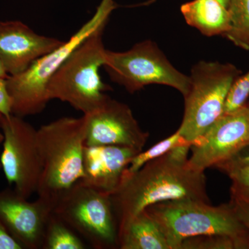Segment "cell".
I'll list each match as a JSON object with an SVG mask.
<instances>
[{
  "mask_svg": "<svg viewBox=\"0 0 249 249\" xmlns=\"http://www.w3.org/2000/svg\"><path fill=\"white\" fill-rule=\"evenodd\" d=\"M181 12L187 24L203 35L224 36L230 29L229 10L217 0H193L181 6Z\"/></svg>",
  "mask_w": 249,
  "mask_h": 249,
  "instance_id": "cell-15",
  "label": "cell"
},
{
  "mask_svg": "<svg viewBox=\"0 0 249 249\" xmlns=\"http://www.w3.org/2000/svg\"><path fill=\"white\" fill-rule=\"evenodd\" d=\"M249 97V71L239 76L232 83L226 100L223 115L238 110L247 103Z\"/></svg>",
  "mask_w": 249,
  "mask_h": 249,
  "instance_id": "cell-22",
  "label": "cell"
},
{
  "mask_svg": "<svg viewBox=\"0 0 249 249\" xmlns=\"http://www.w3.org/2000/svg\"><path fill=\"white\" fill-rule=\"evenodd\" d=\"M83 241L65 222L52 214L44 239L42 249H85Z\"/></svg>",
  "mask_w": 249,
  "mask_h": 249,
  "instance_id": "cell-18",
  "label": "cell"
},
{
  "mask_svg": "<svg viewBox=\"0 0 249 249\" xmlns=\"http://www.w3.org/2000/svg\"><path fill=\"white\" fill-rule=\"evenodd\" d=\"M231 27L224 37L249 52V0H229Z\"/></svg>",
  "mask_w": 249,
  "mask_h": 249,
  "instance_id": "cell-17",
  "label": "cell"
},
{
  "mask_svg": "<svg viewBox=\"0 0 249 249\" xmlns=\"http://www.w3.org/2000/svg\"><path fill=\"white\" fill-rule=\"evenodd\" d=\"M105 27L87 37L51 78L47 87L49 101L60 100L88 114L107 99L106 92L111 88L103 83L99 73L106 52L103 42Z\"/></svg>",
  "mask_w": 249,
  "mask_h": 249,
  "instance_id": "cell-3",
  "label": "cell"
},
{
  "mask_svg": "<svg viewBox=\"0 0 249 249\" xmlns=\"http://www.w3.org/2000/svg\"><path fill=\"white\" fill-rule=\"evenodd\" d=\"M64 42L39 35L19 21L0 22V60L10 76L25 71Z\"/></svg>",
  "mask_w": 249,
  "mask_h": 249,
  "instance_id": "cell-13",
  "label": "cell"
},
{
  "mask_svg": "<svg viewBox=\"0 0 249 249\" xmlns=\"http://www.w3.org/2000/svg\"><path fill=\"white\" fill-rule=\"evenodd\" d=\"M139 152L131 147L118 145L85 146L84 176L79 181L111 195L119 186L131 160Z\"/></svg>",
  "mask_w": 249,
  "mask_h": 249,
  "instance_id": "cell-14",
  "label": "cell"
},
{
  "mask_svg": "<svg viewBox=\"0 0 249 249\" xmlns=\"http://www.w3.org/2000/svg\"><path fill=\"white\" fill-rule=\"evenodd\" d=\"M244 158L246 159V160H249V155L243 156Z\"/></svg>",
  "mask_w": 249,
  "mask_h": 249,
  "instance_id": "cell-29",
  "label": "cell"
},
{
  "mask_svg": "<svg viewBox=\"0 0 249 249\" xmlns=\"http://www.w3.org/2000/svg\"><path fill=\"white\" fill-rule=\"evenodd\" d=\"M9 76L10 75L7 73V71H6L2 62L0 60V78L6 80L9 78Z\"/></svg>",
  "mask_w": 249,
  "mask_h": 249,
  "instance_id": "cell-26",
  "label": "cell"
},
{
  "mask_svg": "<svg viewBox=\"0 0 249 249\" xmlns=\"http://www.w3.org/2000/svg\"><path fill=\"white\" fill-rule=\"evenodd\" d=\"M4 136L2 132H0V145L3 142H4ZM2 169V167H1V161H0V170Z\"/></svg>",
  "mask_w": 249,
  "mask_h": 249,
  "instance_id": "cell-27",
  "label": "cell"
},
{
  "mask_svg": "<svg viewBox=\"0 0 249 249\" xmlns=\"http://www.w3.org/2000/svg\"><path fill=\"white\" fill-rule=\"evenodd\" d=\"M185 143L190 142H186L178 130L175 133L172 134L164 140L159 142L146 151H142L137 154L131 160L128 168L126 170V173H133L140 169L142 165H145L147 162L159 158L168 153L175 147Z\"/></svg>",
  "mask_w": 249,
  "mask_h": 249,
  "instance_id": "cell-20",
  "label": "cell"
},
{
  "mask_svg": "<svg viewBox=\"0 0 249 249\" xmlns=\"http://www.w3.org/2000/svg\"><path fill=\"white\" fill-rule=\"evenodd\" d=\"M28 199L15 189L0 191V222L23 249H42L53 207L39 197Z\"/></svg>",
  "mask_w": 249,
  "mask_h": 249,
  "instance_id": "cell-12",
  "label": "cell"
},
{
  "mask_svg": "<svg viewBox=\"0 0 249 249\" xmlns=\"http://www.w3.org/2000/svg\"><path fill=\"white\" fill-rule=\"evenodd\" d=\"M145 211L158 224L170 249H180L189 237L213 235L230 236L249 246V231L231 203L214 206L196 199H175L151 205Z\"/></svg>",
  "mask_w": 249,
  "mask_h": 249,
  "instance_id": "cell-4",
  "label": "cell"
},
{
  "mask_svg": "<svg viewBox=\"0 0 249 249\" xmlns=\"http://www.w3.org/2000/svg\"><path fill=\"white\" fill-rule=\"evenodd\" d=\"M241 71L231 63L200 61L192 68L189 91L184 96L182 122L178 129L193 145L223 115L232 83Z\"/></svg>",
  "mask_w": 249,
  "mask_h": 249,
  "instance_id": "cell-6",
  "label": "cell"
},
{
  "mask_svg": "<svg viewBox=\"0 0 249 249\" xmlns=\"http://www.w3.org/2000/svg\"><path fill=\"white\" fill-rule=\"evenodd\" d=\"M118 240L121 249H170L158 224L145 210L128 223Z\"/></svg>",
  "mask_w": 249,
  "mask_h": 249,
  "instance_id": "cell-16",
  "label": "cell"
},
{
  "mask_svg": "<svg viewBox=\"0 0 249 249\" xmlns=\"http://www.w3.org/2000/svg\"><path fill=\"white\" fill-rule=\"evenodd\" d=\"M218 1L224 5V6L228 8V6H229V0H217Z\"/></svg>",
  "mask_w": 249,
  "mask_h": 249,
  "instance_id": "cell-28",
  "label": "cell"
},
{
  "mask_svg": "<svg viewBox=\"0 0 249 249\" xmlns=\"http://www.w3.org/2000/svg\"><path fill=\"white\" fill-rule=\"evenodd\" d=\"M180 249H249V246L227 235H202L183 241Z\"/></svg>",
  "mask_w": 249,
  "mask_h": 249,
  "instance_id": "cell-21",
  "label": "cell"
},
{
  "mask_svg": "<svg viewBox=\"0 0 249 249\" xmlns=\"http://www.w3.org/2000/svg\"><path fill=\"white\" fill-rule=\"evenodd\" d=\"M86 116L62 117L37 129L42 163L37 197L55 208L65 193L84 176Z\"/></svg>",
  "mask_w": 249,
  "mask_h": 249,
  "instance_id": "cell-2",
  "label": "cell"
},
{
  "mask_svg": "<svg viewBox=\"0 0 249 249\" xmlns=\"http://www.w3.org/2000/svg\"><path fill=\"white\" fill-rule=\"evenodd\" d=\"M0 128L4 136L0 161L9 185L29 199L37 193L42 171L37 129L19 116H2Z\"/></svg>",
  "mask_w": 249,
  "mask_h": 249,
  "instance_id": "cell-9",
  "label": "cell"
},
{
  "mask_svg": "<svg viewBox=\"0 0 249 249\" xmlns=\"http://www.w3.org/2000/svg\"><path fill=\"white\" fill-rule=\"evenodd\" d=\"M53 213L93 249L119 248L110 195L78 181L60 198Z\"/></svg>",
  "mask_w": 249,
  "mask_h": 249,
  "instance_id": "cell-8",
  "label": "cell"
},
{
  "mask_svg": "<svg viewBox=\"0 0 249 249\" xmlns=\"http://www.w3.org/2000/svg\"><path fill=\"white\" fill-rule=\"evenodd\" d=\"M237 219L249 231V201H231Z\"/></svg>",
  "mask_w": 249,
  "mask_h": 249,
  "instance_id": "cell-24",
  "label": "cell"
},
{
  "mask_svg": "<svg viewBox=\"0 0 249 249\" xmlns=\"http://www.w3.org/2000/svg\"><path fill=\"white\" fill-rule=\"evenodd\" d=\"M192 144L175 147L147 162L133 173H124L110 195L118 235L136 215L151 205L175 199L210 202L203 170L192 168L188 152Z\"/></svg>",
  "mask_w": 249,
  "mask_h": 249,
  "instance_id": "cell-1",
  "label": "cell"
},
{
  "mask_svg": "<svg viewBox=\"0 0 249 249\" xmlns=\"http://www.w3.org/2000/svg\"><path fill=\"white\" fill-rule=\"evenodd\" d=\"M249 146V103L224 114L191 147L188 163L203 170L230 160Z\"/></svg>",
  "mask_w": 249,
  "mask_h": 249,
  "instance_id": "cell-10",
  "label": "cell"
},
{
  "mask_svg": "<svg viewBox=\"0 0 249 249\" xmlns=\"http://www.w3.org/2000/svg\"><path fill=\"white\" fill-rule=\"evenodd\" d=\"M22 247L15 240L0 222V249H22Z\"/></svg>",
  "mask_w": 249,
  "mask_h": 249,
  "instance_id": "cell-25",
  "label": "cell"
},
{
  "mask_svg": "<svg viewBox=\"0 0 249 249\" xmlns=\"http://www.w3.org/2000/svg\"><path fill=\"white\" fill-rule=\"evenodd\" d=\"M6 80L0 78V114L9 116L12 114V99L8 90Z\"/></svg>",
  "mask_w": 249,
  "mask_h": 249,
  "instance_id": "cell-23",
  "label": "cell"
},
{
  "mask_svg": "<svg viewBox=\"0 0 249 249\" xmlns=\"http://www.w3.org/2000/svg\"><path fill=\"white\" fill-rule=\"evenodd\" d=\"M2 114H0V122H1V117H2Z\"/></svg>",
  "mask_w": 249,
  "mask_h": 249,
  "instance_id": "cell-30",
  "label": "cell"
},
{
  "mask_svg": "<svg viewBox=\"0 0 249 249\" xmlns=\"http://www.w3.org/2000/svg\"><path fill=\"white\" fill-rule=\"evenodd\" d=\"M84 115L85 146L118 145L142 151L149 133L142 130L127 105L108 96L97 109Z\"/></svg>",
  "mask_w": 249,
  "mask_h": 249,
  "instance_id": "cell-11",
  "label": "cell"
},
{
  "mask_svg": "<svg viewBox=\"0 0 249 249\" xmlns=\"http://www.w3.org/2000/svg\"><path fill=\"white\" fill-rule=\"evenodd\" d=\"M116 8L114 0H101L93 17L70 40L36 60L25 71L9 76L6 82L12 99V114L24 118L40 114L45 109L49 101L47 87L51 78L87 37L98 28L106 26L111 12Z\"/></svg>",
  "mask_w": 249,
  "mask_h": 249,
  "instance_id": "cell-5",
  "label": "cell"
},
{
  "mask_svg": "<svg viewBox=\"0 0 249 249\" xmlns=\"http://www.w3.org/2000/svg\"><path fill=\"white\" fill-rule=\"evenodd\" d=\"M231 180V200L249 201V160L240 155L216 165Z\"/></svg>",
  "mask_w": 249,
  "mask_h": 249,
  "instance_id": "cell-19",
  "label": "cell"
},
{
  "mask_svg": "<svg viewBox=\"0 0 249 249\" xmlns=\"http://www.w3.org/2000/svg\"><path fill=\"white\" fill-rule=\"evenodd\" d=\"M103 67L113 82L131 93L147 85H163L184 97L191 88L190 76L177 70L151 40L139 42L126 52L106 50Z\"/></svg>",
  "mask_w": 249,
  "mask_h": 249,
  "instance_id": "cell-7",
  "label": "cell"
}]
</instances>
